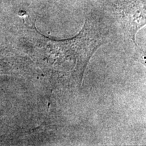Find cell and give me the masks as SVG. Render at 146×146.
I'll return each mask as SVG.
<instances>
[{"mask_svg":"<svg viewBox=\"0 0 146 146\" xmlns=\"http://www.w3.org/2000/svg\"><path fill=\"white\" fill-rule=\"evenodd\" d=\"M102 39L92 36L91 29L87 23L79 34L70 39L54 41L49 39L47 50L53 60L52 64L64 72L66 66H70L74 61V70L78 82L82 83L84 72L89 60L96 49L102 45Z\"/></svg>","mask_w":146,"mask_h":146,"instance_id":"obj_1","label":"cell"},{"mask_svg":"<svg viewBox=\"0 0 146 146\" xmlns=\"http://www.w3.org/2000/svg\"><path fill=\"white\" fill-rule=\"evenodd\" d=\"M122 23L135 41L137 31L145 25V4L139 0H118Z\"/></svg>","mask_w":146,"mask_h":146,"instance_id":"obj_2","label":"cell"}]
</instances>
